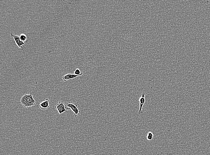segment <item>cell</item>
<instances>
[{
    "instance_id": "obj_7",
    "label": "cell",
    "mask_w": 210,
    "mask_h": 155,
    "mask_svg": "<svg viewBox=\"0 0 210 155\" xmlns=\"http://www.w3.org/2000/svg\"><path fill=\"white\" fill-rule=\"evenodd\" d=\"M49 101L48 99H46L44 101L40 103L39 105L40 108L42 110H46L50 107Z\"/></svg>"
},
{
    "instance_id": "obj_4",
    "label": "cell",
    "mask_w": 210,
    "mask_h": 155,
    "mask_svg": "<svg viewBox=\"0 0 210 155\" xmlns=\"http://www.w3.org/2000/svg\"><path fill=\"white\" fill-rule=\"evenodd\" d=\"M10 36L13 38L14 41L16 44L20 49H22L23 48V45H25V44L24 42L22 41L20 39L19 36L14 35L12 33H10Z\"/></svg>"
},
{
    "instance_id": "obj_8",
    "label": "cell",
    "mask_w": 210,
    "mask_h": 155,
    "mask_svg": "<svg viewBox=\"0 0 210 155\" xmlns=\"http://www.w3.org/2000/svg\"><path fill=\"white\" fill-rule=\"evenodd\" d=\"M19 37L20 40L23 42H26L27 41V37L26 35L24 33H21L19 35Z\"/></svg>"
},
{
    "instance_id": "obj_9",
    "label": "cell",
    "mask_w": 210,
    "mask_h": 155,
    "mask_svg": "<svg viewBox=\"0 0 210 155\" xmlns=\"http://www.w3.org/2000/svg\"><path fill=\"white\" fill-rule=\"evenodd\" d=\"M154 136V135L152 132H149L147 135V139L148 141L151 140L153 139Z\"/></svg>"
},
{
    "instance_id": "obj_6",
    "label": "cell",
    "mask_w": 210,
    "mask_h": 155,
    "mask_svg": "<svg viewBox=\"0 0 210 155\" xmlns=\"http://www.w3.org/2000/svg\"><path fill=\"white\" fill-rule=\"evenodd\" d=\"M83 73H82L80 75H76L74 74H68L64 75L62 76V78L64 82H66L68 80L74 79L78 77L81 76L83 75Z\"/></svg>"
},
{
    "instance_id": "obj_2",
    "label": "cell",
    "mask_w": 210,
    "mask_h": 155,
    "mask_svg": "<svg viewBox=\"0 0 210 155\" xmlns=\"http://www.w3.org/2000/svg\"><path fill=\"white\" fill-rule=\"evenodd\" d=\"M66 109H71L74 112V116L76 117L80 114L81 112L79 109L78 106L77 104H75L72 101L69 102L67 103L66 104Z\"/></svg>"
},
{
    "instance_id": "obj_3",
    "label": "cell",
    "mask_w": 210,
    "mask_h": 155,
    "mask_svg": "<svg viewBox=\"0 0 210 155\" xmlns=\"http://www.w3.org/2000/svg\"><path fill=\"white\" fill-rule=\"evenodd\" d=\"M55 108L57 109L60 114L64 112H67L68 111L66 109V104L63 101H59L58 104L55 106Z\"/></svg>"
},
{
    "instance_id": "obj_10",
    "label": "cell",
    "mask_w": 210,
    "mask_h": 155,
    "mask_svg": "<svg viewBox=\"0 0 210 155\" xmlns=\"http://www.w3.org/2000/svg\"><path fill=\"white\" fill-rule=\"evenodd\" d=\"M80 70L79 68H77L74 71V74L76 75H80L82 73Z\"/></svg>"
},
{
    "instance_id": "obj_5",
    "label": "cell",
    "mask_w": 210,
    "mask_h": 155,
    "mask_svg": "<svg viewBox=\"0 0 210 155\" xmlns=\"http://www.w3.org/2000/svg\"><path fill=\"white\" fill-rule=\"evenodd\" d=\"M146 93L145 92H142L141 94V96L139 98V109L138 111V113L140 115L142 114L143 113L142 111V108L145 102V95Z\"/></svg>"
},
{
    "instance_id": "obj_1",
    "label": "cell",
    "mask_w": 210,
    "mask_h": 155,
    "mask_svg": "<svg viewBox=\"0 0 210 155\" xmlns=\"http://www.w3.org/2000/svg\"><path fill=\"white\" fill-rule=\"evenodd\" d=\"M21 104L25 108H28L35 106L36 104V101L33 97V94H26L23 96L20 100Z\"/></svg>"
}]
</instances>
